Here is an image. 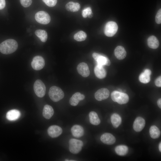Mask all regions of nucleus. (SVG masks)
Instances as JSON below:
<instances>
[{
    "mask_svg": "<svg viewBox=\"0 0 161 161\" xmlns=\"http://www.w3.org/2000/svg\"><path fill=\"white\" fill-rule=\"evenodd\" d=\"M18 47L17 41L13 39H8L0 44V52L2 54H9L15 52Z\"/></svg>",
    "mask_w": 161,
    "mask_h": 161,
    "instance_id": "obj_1",
    "label": "nucleus"
},
{
    "mask_svg": "<svg viewBox=\"0 0 161 161\" xmlns=\"http://www.w3.org/2000/svg\"><path fill=\"white\" fill-rule=\"evenodd\" d=\"M49 95L51 100L55 102L58 101L64 97V93L62 90L56 86H53L50 88Z\"/></svg>",
    "mask_w": 161,
    "mask_h": 161,
    "instance_id": "obj_2",
    "label": "nucleus"
},
{
    "mask_svg": "<svg viewBox=\"0 0 161 161\" xmlns=\"http://www.w3.org/2000/svg\"><path fill=\"white\" fill-rule=\"evenodd\" d=\"M111 97L114 101L120 104L126 103L129 100V97L127 94L117 91L113 92L111 93Z\"/></svg>",
    "mask_w": 161,
    "mask_h": 161,
    "instance_id": "obj_3",
    "label": "nucleus"
},
{
    "mask_svg": "<svg viewBox=\"0 0 161 161\" xmlns=\"http://www.w3.org/2000/svg\"><path fill=\"white\" fill-rule=\"evenodd\" d=\"M69 145L70 151L72 153L77 154L81 150L83 143L81 140L72 138L69 140Z\"/></svg>",
    "mask_w": 161,
    "mask_h": 161,
    "instance_id": "obj_4",
    "label": "nucleus"
},
{
    "mask_svg": "<svg viewBox=\"0 0 161 161\" xmlns=\"http://www.w3.org/2000/svg\"><path fill=\"white\" fill-rule=\"evenodd\" d=\"M33 88L35 93L38 97H42L45 95L46 87L41 80L38 79L35 81L34 83Z\"/></svg>",
    "mask_w": 161,
    "mask_h": 161,
    "instance_id": "obj_5",
    "label": "nucleus"
},
{
    "mask_svg": "<svg viewBox=\"0 0 161 161\" xmlns=\"http://www.w3.org/2000/svg\"><path fill=\"white\" fill-rule=\"evenodd\" d=\"M118 26L116 23L113 21H110L108 22L106 24L104 32L106 36L111 37L116 34Z\"/></svg>",
    "mask_w": 161,
    "mask_h": 161,
    "instance_id": "obj_6",
    "label": "nucleus"
},
{
    "mask_svg": "<svg viewBox=\"0 0 161 161\" xmlns=\"http://www.w3.org/2000/svg\"><path fill=\"white\" fill-rule=\"evenodd\" d=\"M35 17L38 22L43 24H48L51 20L49 15L46 12L43 11L37 12L35 14Z\"/></svg>",
    "mask_w": 161,
    "mask_h": 161,
    "instance_id": "obj_7",
    "label": "nucleus"
},
{
    "mask_svg": "<svg viewBox=\"0 0 161 161\" xmlns=\"http://www.w3.org/2000/svg\"><path fill=\"white\" fill-rule=\"evenodd\" d=\"M31 65L33 69L36 70H40L44 66V60L42 56H36L33 58Z\"/></svg>",
    "mask_w": 161,
    "mask_h": 161,
    "instance_id": "obj_8",
    "label": "nucleus"
},
{
    "mask_svg": "<svg viewBox=\"0 0 161 161\" xmlns=\"http://www.w3.org/2000/svg\"><path fill=\"white\" fill-rule=\"evenodd\" d=\"M92 57L96 61L97 64L102 66L106 65L109 66L110 62L107 57L98 53L94 52L92 55Z\"/></svg>",
    "mask_w": 161,
    "mask_h": 161,
    "instance_id": "obj_9",
    "label": "nucleus"
},
{
    "mask_svg": "<svg viewBox=\"0 0 161 161\" xmlns=\"http://www.w3.org/2000/svg\"><path fill=\"white\" fill-rule=\"evenodd\" d=\"M109 92L105 88H101L95 93V97L98 101H100L107 99L109 97Z\"/></svg>",
    "mask_w": 161,
    "mask_h": 161,
    "instance_id": "obj_10",
    "label": "nucleus"
},
{
    "mask_svg": "<svg viewBox=\"0 0 161 161\" xmlns=\"http://www.w3.org/2000/svg\"><path fill=\"white\" fill-rule=\"evenodd\" d=\"M48 135L52 138H55L60 136L62 132V128L57 125H52L49 127L47 130Z\"/></svg>",
    "mask_w": 161,
    "mask_h": 161,
    "instance_id": "obj_11",
    "label": "nucleus"
},
{
    "mask_svg": "<svg viewBox=\"0 0 161 161\" xmlns=\"http://www.w3.org/2000/svg\"><path fill=\"white\" fill-rule=\"evenodd\" d=\"M77 69L78 73L84 77H87L90 74L88 66L85 63L82 62L79 64L77 66Z\"/></svg>",
    "mask_w": 161,
    "mask_h": 161,
    "instance_id": "obj_12",
    "label": "nucleus"
},
{
    "mask_svg": "<svg viewBox=\"0 0 161 161\" xmlns=\"http://www.w3.org/2000/svg\"><path fill=\"white\" fill-rule=\"evenodd\" d=\"M145 125V121L142 117H138L135 119L133 123L134 129L136 132H140L144 128Z\"/></svg>",
    "mask_w": 161,
    "mask_h": 161,
    "instance_id": "obj_13",
    "label": "nucleus"
},
{
    "mask_svg": "<svg viewBox=\"0 0 161 161\" xmlns=\"http://www.w3.org/2000/svg\"><path fill=\"white\" fill-rule=\"evenodd\" d=\"M101 141L104 143L111 145L115 143L116 139L111 134L106 133L103 134L100 138Z\"/></svg>",
    "mask_w": 161,
    "mask_h": 161,
    "instance_id": "obj_14",
    "label": "nucleus"
},
{
    "mask_svg": "<svg viewBox=\"0 0 161 161\" xmlns=\"http://www.w3.org/2000/svg\"><path fill=\"white\" fill-rule=\"evenodd\" d=\"M85 98V96L79 92L74 94L70 98L69 102L70 104L73 106H77L80 100Z\"/></svg>",
    "mask_w": 161,
    "mask_h": 161,
    "instance_id": "obj_15",
    "label": "nucleus"
},
{
    "mask_svg": "<svg viewBox=\"0 0 161 161\" xmlns=\"http://www.w3.org/2000/svg\"><path fill=\"white\" fill-rule=\"evenodd\" d=\"M71 132L73 136L76 138L81 137L84 133V129L82 127L78 125H75L72 127Z\"/></svg>",
    "mask_w": 161,
    "mask_h": 161,
    "instance_id": "obj_16",
    "label": "nucleus"
},
{
    "mask_svg": "<svg viewBox=\"0 0 161 161\" xmlns=\"http://www.w3.org/2000/svg\"><path fill=\"white\" fill-rule=\"evenodd\" d=\"M114 54L116 58L120 60L124 59L126 55V52L124 48L120 46L116 47L114 50Z\"/></svg>",
    "mask_w": 161,
    "mask_h": 161,
    "instance_id": "obj_17",
    "label": "nucleus"
},
{
    "mask_svg": "<svg viewBox=\"0 0 161 161\" xmlns=\"http://www.w3.org/2000/svg\"><path fill=\"white\" fill-rule=\"evenodd\" d=\"M94 72L96 76L99 79L104 78L106 75V71L103 66L97 64L95 67Z\"/></svg>",
    "mask_w": 161,
    "mask_h": 161,
    "instance_id": "obj_18",
    "label": "nucleus"
},
{
    "mask_svg": "<svg viewBox=\"0 0 161 161\" xmlns=\"http://www.w3.org/2000/svg\"><path fill=\"white\" fill-rule=\"evenodd\" d=\"M21 115L20 112L16 109H12L8 111L6 114V118L10 121H14L18 119Z\"/></svg>",
    "mask_w": 161,
    "mask_h": 161,
    "instance_id": "obj_19",
    "label": "nucleus"
},
{
    "mask_svg": "<svg viewBox=\"0 0 161 161\" xmlns=\"http://www.w3.org/2000/svg\"><path fill=\"white\" fill-rule=\"evenodd\" d=\"M151 71L149 69H145L144 72L141 73L139 76V79L140 82L144 83H147L150 80V75Z\"/></svg>",
    "mask_w": 161,
    "mask_h": 161,
    "instance_id": "obj_20",
    "label": "nucleus"
},
{
    "mask_svg": "<svg viewBox=\"0 0 161 161\" xmlns=\"http://www.w3.org/2000/svg\"><path fill=\"white\" fill-rule=\"evenodd\" d=\"M80 7V5L79 3L73 1L68 2L65 5L66 9L67 11L73 12L78 11Z\"/></svg>",
    "mask_w": 161,
    "mask_h": 161,
    "instance_id": "obj_21",
    "label": "nucleus"
},
{
    "mask_svg": "<svg viewBox=\"0 0 161 161\" xmlns=\"http://www.w3.org/2000/svg\"><path fill=\"white\" fill-rule=\"evenodd\" d=\"M54 113V110L51 106L48 105L44 106L43 111V115L45 118L50 119Z\"/></svg>",
    "mask_w": 161,
    "mask_h": 161,
    "instance_id": "obj_22",
    "label": "nucleus"
},
{
    "mask_svg": "<svg viewBox=\"0 0 161 161\" xmlns=\"http://www.w3.org/2000/svg\"><path fill=\"white\" fill-rule=\"evenodd\" d=\"M147 44L150 48L153 49H156L159 46V42L156 37L154 35H151L148 39Z\"/></svg>",
    "mask_w": 161,
    "mask_h": 161,
    "instance_id": "obj_23",
    "label": "nucleus"
},
{
    "mask_svg": "<svg viewBox=\"0 0 161 161\" xmlns=\"http://www.w3.org/2000/svg\"><path fill=\"white\" fill-rule=\"evenodd\" d=\"M111 120L113 126L116 128L120 125L122 122L121 117L117 113H114L111 115Z\"/></svg>",
    "mask_w": 161,
    "mask_h": 161,
    "instance_id": "obj_24",
    "label": "nucleus"
},
{
    "mask_svg": "<svg viewBox=\"0 0 161 161\" xmlns=\"http://www.w3.org/2000/svg\"><path fill=\"white\" fill-rule=\"evenodd\" d=\"M90 123L95 125H97L100 123V120L97 113L94 111L90 112L89 114Z\"/></svg>",
    "mask_w": 161,
    "mask_h": 161,
    "instance_id": "obj_25",
    "label": "nucleus"
},
{
    "mask_svg": "<svg viewBox=\"0 0 161 161\" xmlns=\"http://www.w3.org/2000/svg\"><path fill=\"white\" fill-rule=\"evenodd\" d=\"M115 151L118 155L123 156L126 155L128 153V148L125 145H119L115 147Z\"/></svg>",
    "mask_w": 161,
    "mask_h": 161,
    "instance_id": "obj_26",
    "label": "nucleus"
},
{
    "mask_svg": "<svg viewBox=\"0 0 161 161\" xmlns=\"http://www.w3.org/2000/svg\"><path fill=\"white\" fill-rule=\"evenodd\" d=\"M149 134L151 137L153 139L159 138L161 134L159 129L156 126H151L149 129Z\"/></svg>",
    "mask_w": 161,
    "mask_h": 161,
    "instance_id": "obj_27",
    "label": "nucleus"
},
{
    "mask_svg": "<svg viewBox=\"0 0 161 161\" xmlns=\"http://www.w3.org/2000/svg\"><path fill=\"white\" fill-rule=\"evenodd\" d=\"M35 35L38 37L41 41L45 42L47 38V34L46 31L42 30H37L35 32Z\"/></svg>",
    "mask_w": 161,
    "mask_h": 161,
    "instance_id": "obj_28",
    "label": "nucleus"
},
{
    "mask_svg": "<svg viewBox=\"0 0 161 161\" xmlns=\"http://www.w3.org/2000/svg\"><path fill=\"white\" fill-rule=\"evenodd\" d=\"M86 37V34L82 30L78 31L74 36V39L78 41H81L85 40Z\"/></svg>",
    "mask_w": 161,
    "mask_h": 161,
    "instance_id": "obj_29",
    "label": "nucleus"
},
{
    "mask_svg": "<svg viewBox=\"0 0 161 161\" xmlns=\"http://www.w3.org/2000/svg\"><path fill=\"white\" fill-rule=\"evenodd\" d=\"M82 15L84 18H86L88 16L91 18L93 16V14L91 8L88 7L85 8L82 11Z\"/></svg>",
    "mask_w": 161,
    "mask_h": 161,
    "instance_id": "obj_30",
    "label": "nucleus"
},
{
    "mask_svg": "<svg viewBox=\"0 0 161 161\" xmlns=\"http://www.w3.org/2000/svg\"><path fill=\"white\" fill-rule=\"evenodd\" d=\"M42 1L47 6L51 7L55 6L57 3V0H42Z\"/></svg>",
    "mask_w": 161,
    "mask_h": 161,
    "instance_id": "obj_31",
    "label": "nucleus"
},
{
    "mask_svg": "<svg viewBox=\"0 0 161 161\" xmlns=\"http://www.w3.org/2000/svg\"><path fill=\"white\" fill-rule=\"evenodd\" d=\"M32 0H20L21 5L25 7L30 6L32 3Z\"/></svg>",
    "mask_w": 161,
    "mask_h": 161,
    "instance_id": "obj_32",
    "label": "nucleus"
},
{
    "mask_svg": "<svg viewBox=\"0 0 161 161\" xmlns=\"http://www.w3.org/2000/svg\"><path fill=\"white\" fill-rule=\"evenodd\" d=\"M155 21L157 23L160 24L161 23V9H160L157 11L155 16Z\"/></svg>",
    "mask_w": 161,
    "mask_h": 161,
    "instance_id": "obj_33",
    "label": "nucleus"
},
{
    "mask_svg": "<svg viewBox=\"0 0 161 161\" xmlns=\"http://www.w3.org/2000/svg\"><path fill=\"white\" fill-rule=\"evenodd\" d=\"M155 85L157 87L161 86V77L160 76L157 78L155 81Z\"/></svg>",
    "mask_w": 161,
    "mask_h": 161,
    "instance_id": "obj_34",
    "label": "nucleus"
},
{
    "mask_svg": "<svg viewBox=\"0 0 161 161\" xmlns=\"http://www.w3.org/2000/svg\"><path fill=\"white\" fill-rule=\"evenodd\" d=\"M5 0H0V10L3 9L5 6Z\"/></svg>",
    "mask_w": 161,
    "mask_h": 161,
    "instance_id": "obj_35",
    "label": "nucleus"
},
{
    "mask_svg": "<svg viewBox=\"0 0 161 161\" xmlns=\"http://www.w3.org/2000/svg\"><path fill=\"white\" fill-rule=\"evenodd\" d=\"M157 104L158 106L160 108H161V99H159L157 101Z\"/></svg>",
    "mask_w": 161,
    "mask_h": 161,
    "instance_id": "obj_36",
    "label": "nucleus"
},
{
    "mask_svg": "<svg viewBox=\"0 0 161 161\" xmlns=\"http://www.w3.org/2000/svg\"><path fill=\"white\" fill-rule=\"evenodd\" d=\"M159 151L161 152V142H160L159 144Z\"/></svg>",
    "mask_w": 161,
    "mask_h": 161,
    "instance_id": "obj_37",
    "label": "nucleus"
}]
</instances>
